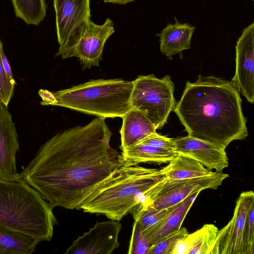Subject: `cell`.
I'll return each instance as SVG.
<instances>
[{
	"mask_svg": "<svg viewBox=\"0 0 254 254\" xmlns=\"http://www.w3.org/2000/svg\"><path fill=\"white\" fill-rule=\"evenodd\" d=\"M105 119L59 132L43 144L20 173L52 207L80 209L85 199L122 165L110 144Z\"/></svg>",
	"mask_w": 254,
	"mask_h": 254,
	"instance_id": "obj_1",
	"label": "cell"
},
{
	"mask_svg": "<svg viewBox=\"0 0 254 254\" xmlns=\"http://www.w3.org/2000/svg\"><path fill=\"white\" fill-rule=\"evenodd\" d=\"M188 135L226 148L248 135L242 99L231 81L201 74L186 82L174 110Z\"/></svg>",
	"mask_w": 254,
	"mask_h": 254,
	"instance_id": "obj_2",
	"label": "cell"
},
{
	"mask_svg": "<svg viewBox=\"0 0 254 254\" xmlns=\"http://www.w3.org/2000/svg\"><path fill=\"white\" fill-rule=\"evenodd\" d=\"M165 179L161 169L122 164L96 187L80 209L120 221L140 203L146 191Z\"/></svg>",
	"mask_w": 254,
	"mask_h": 254,
	"instance_id": "obj_3",
	"label": "cell"
},
{
	"mask_svg": "<svg viewBox=\"0 0 254 254\" xmlns=\"http://www.w3.org/2000/svg\"><path fill=\"white\" fill-rule=\"evenodd\" d=\"M53 208L22 178H0V225L39 243L50 241L58 223Z\"/></svg>",
	"mask_w": 254,
	"mask_h": 254,
	"instance_id": "obj_4",
	"label": "cell"
},
{
	"mask_svg": "<svg viewBox=\"0 0 254 254\" xmlns=\"http://www.w3.org/2000/svg\"><path fill=\"white\" fill-rule=\"evenodd\" d=\"M133 81L96 79L53 92L56 106L102 118H123L131 109Z\"/></svg>",
	"mask_w": 254,
	"mask_h": 254,
	"instance_id": "obj_5",
	"label": "cell"
},
{
	"mask_svg": "<svg viewBox=\"0 0 254 254\" xmlns=\"http://www.w3.org/2000/svg\"><path fill=\"white\" fill-rule=\"evenodd\" d=\"M133 84L131 108L142 112L156 129L161 128L177 103L171 77L167 75L158 78L153 74L139 75Z\"/></svg>",
	"mask_w": 254,
	"mask_h": 254,
	"instance_id": "obj_6",
	"label": "cell"
},
{
	"mask_svg": "<svg viewBox=\"0 0 254 254\" xmlns=\"http://www.w3.org/2000/svg\"><path fill=\"white\" fill-rule=\"evenodd\" d=\"M229 177L222 172L198 178L169 180L165 179L146 191L136 208L151 206L156 209L174 206L189 196L205 189L216 190Z\"/></svg>",
	"mask_w": 254,
	"mask_h": 254,
	"instance_id": "obj_7",
	"label": "cell"
},
{
	"mask_svg": "<svg viewBox=\"0 0 254 254\" xmlns=\"http://www.w3.org/2000/svg\"><path fill=\"white\" fill-rule=\"evenodd\" d=\"M114 32V23L110 18H107L102 25H97L89 19L56 56L63 59L76 57L85 68L98 66L105 44Z\"/></svg>",
	"mask_w": 254,
	"mask_h": 254,
	"instance_id": "obj_8",
	"label": "cell"
},
{
	"mask_svg": "<svg viewBox=\"0 0 254 254\" xmlns=\"http://www.w3.org/2000/svg\"><path fill=\"white\" fill-rule=\"evenodd\" d=\"M119 221L97 222L88 232L75 240L65 254H110L119 248Z\"/></svg>",
	"mask_w": 254,
	"mask_h": 254,
	"instance_id": "obj_9",
	"label": "cell"
},
{
	"mask_svg": "<svg viewBox=\"0 0 254 254\" xmlns=\"http://www.w3.org/2000/svg\"><path fill=\"white\" fill-rule=\"evenodd\" d=\"M254 204L252 190L243 191L236 200L232 219L219 230L216 254H244L243 236L248 211Z\"/></svg>",
	"mask_w": 254,
	"mask_h": 254,
	"instance_id": "obj_10",
	"label": "cell"
},
{
	"mask_svg": "<svg viewBox=\"0 0 254 254\" xmlns=\"http://www.w3.org/2000/svg\"><path fill=\"white\" fill-rule=\"evenodd\" d=\"M254 23L245 28L236 46V71L231 82L247 100L254 102Z\"/></svg>",
	"mask_w": 254,
	"mask_h": 254,
	"instance_id": "obj_11",
	"label": "cell"
},
{
	"mask_svg": "<svg viewBox=\"0 0 254 254\" xmlns=\"http://www.w3.org/2000/svg\"><path fill=\"white\" fill-rule=\"evenodd\" d=\"M90 0H54L58 51L63 49L90 19Z\"/></svg>",
	"mask_w": 254,
	"mask_h": 254,
	"instance_id": "obj_12",
	"label": "cell"
},
{
	"mask_svg": "<svg viewBox=\"0 0 254 254\" xmlns=\"http://www.w3.org/2000/svg\"><path fill=\"white\" fill-rule=\"evenodd\" d=\"M174 151L192 158L207 169L222 172L229 166L226 148L190 136L173 138Z\"/></svg>",
	"mask_w": 254,
	"mask_h": 254,
	"instance_id": "obj_13",
	"label": "cell"
},
{
	"mask_svg": "<svg viewBox=\"0 0 254 254\" xmlns=\"http://www.w3.org/2000/svg\"><path fill=\"white\" fill-rule=\"evenodd\" d=\"M19 146L16 127L8 106L0 101V178H21L16 164Z\"/></svg>",
	"mask_w": 254,
	"mask_h": 254,
	"instance_id": "obj_14",
	"label": "cell"
},
{
	"mask_svg": "<svg viewBox=\"0 0 254 254\" xmlns=\"http://www.w3.org/2000/svg\"><path fill=\"white\" fill-rule=\"evenodd\" d=\"M199 192L197 191L192 194L175 205L161 220L148 229L142 231L151 246L181 228L185 217Z\"/></svg>",
	"mask_w": 254,
	"mask_h": 254,
	"instance_id": "obj_15",
	"label": "cell"
},
{
	"mask_svg": "<svg viewBox=\"0 0 254 254\" xmlns=\"http://www.w3.org/2000/svg\"><path fill=\"white\" fill-rule=\"evenodd\" d=\"M212 224H206L188 234L177 245L173 254H216V242L219 232Z\"/></svg>",
	"mask_w": 254,
	"mask_h": 254,
	"instance_id": "obj_16",
	"label": "cell"
},
{
	"mask_svg": "<svg viewBox=\"0 0 254 254\" xmlns=\"http://www.w3.org/2000/svg\"><path fill=\"white\" fill-rule=\"evenodd\" d=\"M120 148L125 150L156 131L154 125L140 111L129 110L122 118Z\"/></svg>",
	"mask_w": 254,
	"mask_h": 254,
	"instance_id": "obj_17",
	"label": "cell"
},
{
	"mask_svg": "<svg viewBox=\"0 0 254 254\" xmlns=\"http://www.w3.org/2000/svg\"><path fill=\"white\" fill-rule=\"evenodd\" d=\"M176 22L168 24L158 34L160 37V51L168 58L190 48L191 39L195 27L189 23Z\"/></svg>",
	"mask_w": 254,
	"mask_h": 254,
	"instance_id": "obj_18",
	"label": "cell"
},
{
	"mask_svg": "<svg viewBox=\"0 0 254 254\" xmlns=\"http://www.w3.org/2000/svg\"><path fill=\"white\" fill-rule=\"evenodd\" d=\"M122 151L120 155L121 163L126 166L136 165L140 163L147 162L165 163L169 162L177 155L175 151L140 142Z\"/></svg>",
	"mask_w": 254,
	"mask_h": 254,
	"instance_id": "obj_19",
	"label": "cell"
},
{
	"mask_svg": "<svg viewBox=\"0 0 254 254\" xmlns=\"http://www.w3.org/2000/svg\"><path fill=\"white\" fill-rule=\"evenodd\" d=\"M167 179L180 180L203 177L213 174L202 164L188 156L177 154L161 169Z\"/></svg>",
	"mask_w": 254,
	"mask_h": 254,
	"instance_id": "obj_20",
	"label": "cell"
},
{
	"mask_svg": "<svg viewBox=\"0 0 254 254\" xmlns=\"http://www.w3.org/2000/svg\"><path fill=\"white\" fill-rule=\"evenodd\" d=\"M39 242L0 225V254H30Z\"/></svg>",
	"mask_w": 254,
	"mask_h": 254,
	"instance_id": "obj_21",
	"label": "cell"
},
{
	"mask_svg": "<svg viewBox=\"0 0 254 254\" xmlns=\"http://www.w3.org/2000/svg\"><path fill=\"white\" fill-rule=\"evenodd\" d=\"M15 13L26 24L37 25L46 14L45 0H11Z\"/></svg>",
	"mask_w": 254,
	"mask_h": 254,
	"instance_id": "obj_22",
	"label": "cell"
},
{
	"mask_svg": "<svg viewBox=\"0 0 254 254\" xmlns=\"http://www.w3.org/2000/svg\"><path fill=\"white\" fill-rule=\"evenodd\" d=\"M175 205L162 209H156L151 206L134 208L131 212L134 220L137 221L144 231L165 217Z\"/></svg>",
	"mask_w": 254,
	"mask_h": 254,
	"instance_id": "obj_23",
	"label": "cell"
},
{
	"mask_svg": "<svg viewBox=\"0 0 254 254\" xmlns=\"http://www.w3.org/2000/svg\"><path fill=\"white\" fill-rule=\"evenodd\" d=\"M188 234L186 228L181 227L178 231L164 237L152 245L149 254H173L179 242Z\"/></svg>",
	"mask_w": 254,
	"mask_h": 254,
	"instance_id": "obj_24",
	"label": "cell"
},
{
	"mask_svg": "<svg viewBox=\"0 0 254 254\" xmlns=\"http://www.w3.org/2000/svg\"><path fill=\"white\" fill-rule=\"evenodd\" d=\"M151 244L142 232L140 225L134 220L132 226L128 254H149Z\"/></svg>",
	"mask_w": 254,
	"mask_h": 254,
	"instance_id": "obj_25",
	"label": "cell"
},
{
	"mask_svg": "<svg viewBox=\"0 0 254 254\" xmlns=\"http://www.w3.org/2000/svg\"><path fill=\"white\" fill-rule=\"evenodd\" d=\"M243 244L244 254L254 253V204L250 207L247 216Z\"/></svg>",
	"mask_w": 254,
	"mask_h": 254,
	"instance_id": "obj_26",
	"label": "cell"
},
{
	"mask_svg": "<svg viewBox=\"0 0 254 254\" xmlns=\"http://www.w3.org/2000/svg\"><path fill=\"white\" fill-rule=\"evenodd\" d=\"M3 50L0 40V101L8 106L13 93L15 84L7 77L2 65L1 52Z\"/></svg>",
	"mask_w": 254,
	"mask_h": 254,
	"instance_id": "obj_27",
	"label": "cell"
},
{
	"mask_svg": "<svg viewBox=\"0 0 254 254\" xmlns=\"http://www.w3.org/2000/svg\"><path fill=\"white\" fill-rule=\"evenodd\" d=\"M173 139V138L161 135L155 131L139 142L158 148L175 151Z\"/></svg>",
	"mask_w": 254,
	"mask_h": 254,
	"instance_id": "obj_28",
	"label": "cell"
},
{
	"mask_svg": "<svg viewBox=\"0 0 254 254\" xmlns=\"http://www.w3.org/2000/svg\"><path fill=\"white\" fill-rule=\"evenodd\" d=\"M38 94L42 100L41 105L56 106L57 101L53 92L47 89H40Z\"/></svg>",
	"mask_w": 254,
	"mask_h": 254,
	"instance_id": "obj_29",
	"label": "cell"
},
{
	"mask_svg": "<svg viewBox=\"0 0 254 254\" xmlns=\"http://www.w3.org/2000/svg\"><path fill=\"white\" fill-rule=\"evenodd\" d=\"M2 63L4 71L7 78L13 84H15V81L13 78L10 64L2 50L1 52Z\"/></svg>",
	"mask_w": 254,
	"mask_h": 254,
	"instance_id": "obj_30",
	"label": "cell"
},
{
	"mask_svg": "<svg viewBox=\"0 0 254 254\" xmlns=\"http://www.w3.org/2000/svg\"><path fill=\"white\" fill-rule=\"evenodd\" d=\"M135 0H104L105 2H109L118 4H125L134 1Z\"/></svg>",
	"mask_w": 254,
	"mask_h": 254,
	"instance_id": "obj_31",
	"label": "cell"
}]
</instances>
